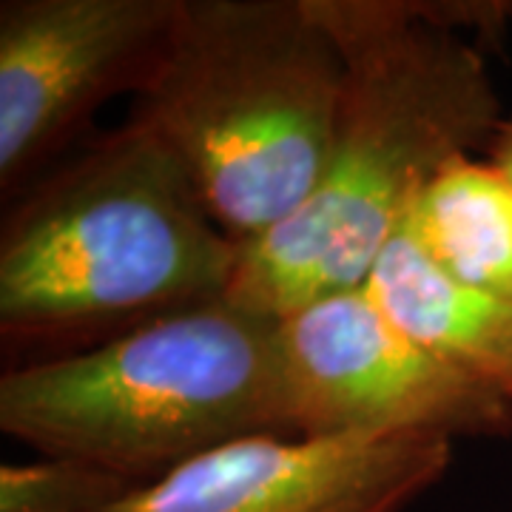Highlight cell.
Returning a JSON list of instances; mask_svg holds the SVG:
<instances>
[{
    "label": "cell",
    "mask_w": 512,
    "mask_h": 512,
    "mask_svg": "<svg viewBox=\"0 0 512 512\" xmlns=\"http://www.w3.org/2000/svg\"><path fill=\"white\" fill-rule=\"evenodd\" d=\"M177 0L0 3V194L12 202L63 163L111 97L137 94Z\"/></svg>",
    "instance_id": "6"
},
{
    "label": "cell",
    "mask_w": 512,
    "mask_h": 512,
    "mask_svg": "<svg viewBox=\"0 0 512 512\" xmlns=\"http://www.w3.org/2000/svg\"><path fill=\"white\" fill-rule=\"evenodd\" d=\"M365 285L421 348L512 404V299L450 279L402 228Z\"/></svg>",
    "instance_id": "8"
},
{
    "label": "cell",
    "mask_w": 512,
    "mask_h": 512,
    "mask_svg": "<svg viewBox=\"0 0 512 512\" xmlns=\"http://www.w3.org/2000/svg\"><path fill=\"white\" fill-rule=\"evenodd\" d=\"M237 262L171 148L126 120L9 202L3 353L12 367L63 359L220 302Z\"/></svg>",
    "instance_id": "2"
},
{
    "label": "cell",
    "mask_w": 512,
    "mask_h": 512,
    "mask_svg": "<svg viewBox=\"0 0 512 512\" xmlns=\"http://www.w3.org/2000/svg\"><path fill=\"white\" fill-rule=\"evenodd\" d=\"M487 154H490L487 163L495 165L512 183V120H501V126L487 146Z\"/></svg>",
    "instance_id": "11"
},
{
    "label": "cell",
    "mask_w": 512,
    "mask_h": 512,
    "mask_svg": "<svg viewBox=\"0 0 512 512\" xmlns=\"http://www.w3.org/2000/svg\"><path fill=\"white\" fill-rule=\"evenodd\" d=\"M450 461L447 439L248 436L134 487L109 512H404Z\"/></svg>",
    "instance_id": "7"
},
{
    "label": "cell",
    "mask_w": 512,
    "mask_h": 512,
    "mask_svg": "<svg viewBox=\"0 0 512 512\" xmlns=\"http://www.w3.org/2000/svg\"><path fill=\"white\" fill-rule=\"evenodd\" d=\"M339 43L348 80L322 177L291 217L239 245L228 302L288 316L362 288L421 188L501 126L473 37L498 43L512 3L308 0Z\"/></svg>",
    "instance_id": "1"
},
{
    "label": "cell",
    "mask_w": 512,
    "mask_h": 512,
    "mask_svg": "<svg viewBox=\"0 0 512 512\" xmlns=\"http://www.w3.org/2000/svg\"><path fill=\"white\" fill-rule=\"evenodd\" d=\"M345 80L308 0H177L128 120L171 148L214 222L245 245L311 197Z\"/></svg>",
    "instance_id": "3"
},
{
    "label": "cell",
    "mask_w": 512,
    "mask_h": 512,
    "mask_svg": "<svg viewBox=\"0 0 512 512\" xmlns=\"http://www.w3.org/2000/svg\"><path fill=\"white\" fill-rule=\"evenodd\" d=\"M402 231L450 279L512 299V183L495 165L450 160L421 188Z\"/></svg>",
    "instance_id": "9"
},
{
    "label": "cell",
    "mask_w": 512,
    "mask_h": 512,
    "mask_svg": "<svg viewBox=\"0 0 512 512\" xmlns=\"http://www.w3.org/2000/svg\"><path fill=\"white\" fill-rule=\"evenodd\" d=\"M0 430L137 487L237 439L291 436L279 319L220 299L100 348L9 367Z\"/></svg>",
    "instance_id": "4"
},
{
    "label": "cell",
    "mask_w": 512,
    "mask_h": 512,
    "mask_svg": "<svg viewBox=\"0 0 512 512\" xmlns=\"http://www.w3.org/2000/svg\"><path fill=\"white\" fill-rule=\"evenodd\" d=\"M293 439H504L512 404L404 333L367 285L279 319Z\"/></svg>",
    "instance_id": "5"
},
{
    "label": "cell",
    "mask_w": 512,
    "mask_h": 512,
    "mask_svg": "<svg viewBox=\"0 0 512 512\" xmlns=\"http://www.w3.org/2000/svg\"><path fill=\"white\" fill-rule=\"evenodd\" d=\"M134 487L74 458L0 464V512H109Z\"/></svg>",
    "instance_id": "10"
}]
</instances>
